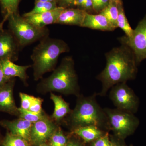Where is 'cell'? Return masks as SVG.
I'll return each instance as SVG.
<instances>
[{
  "label": "cell",
  "mask_w": 146,
  "mask_h": 146,
  "mask_svg": "<svg viewBox=\"0 0 146 146\" xmlns=\"http://www.w3.org/2000/svg\"><path fill=\"white\" fill-rule=\"evenodd\" d=\"M66 146H84L81 142L78 140L73 139L69 140Z\"/></svg>",
  "instance_id": "34"
},
{
  "label": "cell",
  "mask_w": 146,
  "mask_h": 146,
  "mask_svg": "<svg viewBox=\"0 0 146 146\" xmlns=\"http://www.w3.org/2000/svg\"><path fill=\"white\" fill-rule=\"evenodd\" d=\"M21 0H0V5L3 19L2 23L7 21L8 17L13 13H18Z\"/></svg>",
  "instance_id": "20"
},
{
  "label": "cell",
  "mask_w": 146,
  "mask_h": 146,
  "mask_svg": "<svg viewBox=\"0 0 146 146\" xmlns=\"http://www.w3.org/2000/svg\"><path fill=\"white\" fill-rule=\"evenodd\" d=\"M15 79H10L0 88V112L19 117L18 108L13 97V91Z\"/></svg>",
  "instance_id": "11"
},
{
  "label": "cell",
  "mask_w": 146,
  "mask_h": 146,
  "mask_svg": "<svg viewBox=\"0 0 146 146\" xmlns=\"http://www.w3.org/2000/svg\"><path fill=\"white\" fill-rule=\"evenodd\" d=\"M0 26H3L2 24L0 23Z\"/></svg>",
  "instance_id": "41"
},
{
  "label": "cell",
  "mask_w": 146,
  "mask_h": 146,
  "mask_svg": "<svg viewBox=\"0 0 146 146\" xmlns=\"http://www.w3.org/2000/svg\"><path fill=\"white\" fill-rule=\"evenodd\" d=\"M118 39L121 44L126 45L131 49L138 65L146 59V15L133 30L130 37L124 35Z\"/></svg>",
  "instance_id": "8"
},
{
  "label": "cell",
  "mask_w": 146,
  "mask_h": 146,
  "mask_svg": "<svg viewBox=\"0 0 146 146\" xmlns=\"http://www.w3.org/2000/svg\"><path fill=\"white\" fill-rule=\"evenodd\" d=\"M19 96L21 100V106L20 108L28 110L31 105L34 96L23 93H20Z\"/></svg>",
  "instance_id": "26"
},
{
  "label": "cell",
  "mask_w": 146,
  "mask_h": 146,
  "mask_svg": "<svg viewBox=\"0 0 146 146\" xmlns=\"http://www.w3.org/2000/svg\"><path fill=\"white\" fill-rule=\"evenodd\" d=\"M32 125V123L21 118L13 121L4 120L0 121V125L9 133L24 138L30 143Z\"/></svg>",
  "instance_id": "12"
},
{
  "label": "cell",
  "mask_w": 146,
  "mask_h": 146,
  "mask_svg": "<svg viewBox=\"0 0 146 146\" xmlns=\"http://www.w3.org/2000/svg\"><path fill=\"white\" fill-rule=\"evenodd\" d=\"M51 100L53 102L54 109L52 118L57 122L61 121L65 117L70 114L72 110L69 104L60 96L50 93Z\"/></svg>",
  "instance_id": "17"
},
{
  "label": "cell",
  "mask_w": 146,
  "mask_h": 146,
  "mask_svg": "<svg viewBox=\"0 0 146 146\" xmlns=\"http://www.w3.org/2000/svg\"><path fill=\"white\" fill-rule=\"evenodd\" d=\"M75 0H57L58 6L64 8H73Z\"/></svg>",
  "instance_id": "29"
},
{
  "label": "cell",
  "mask_w": 146,
  "mask_h": 146,
  "mask_svg": "<svg viewBox=\"0 0 146 146\" xmlns=\"http://www.w3.org/2000/svg\"><path fill=\"white\" fill-rule=\"evenodd\" d=\"M57 0H48V1H49V2H56L57 3Z\"/></svg>",
  "instance_id": "40"
},
{
  "label": "cell",
  "mask_w": 146,
  "mask_h": 146,
  "mask_svg": "<svg viewBox=\"0 0 146 146\" xmlns=\"http://www.w3.org/2000/svg\"><path fill=\"white\" fill-rule=\"evenodd\" d=\"M110 139L108 132L91 143V146H109Z\"/></svg>",
  "instance_id": "28"
},
{
  "label": "cell",
  "mask_w": 146,
  "mask_h": 146,
  "mask_svg": "<svg viewBox=\"0 0 146 146\" xmlns=\"http://www.w3.org/2000/svg\"><path fill=\"white\" fill-rule=\"evenodd\" d=\"M76 104L68 119L72 129L94 125L100 129H108L107 116L96 100V95L89 97L78 96Z\"/></svg>",
  "instance_id": "4"
},
{
  "label": "cell",
  "mask_w": 146,
  "mask_h": 146,
  "mask_svg": "<svg viewBox=\"0 0 146 146\" xmlns=\"http://www.w3.org/2000/svg\"><path fill=\"white\" fill-rule=\"evenodd\" d=\"M10 79L6 77L5 76L0 63V88L3 86Z\"/></svg>",
  "instance_id": "32"
},
{
  "label": "cell",
  "mask_w": 146,
  "mask_h": 146,
  "mask_svg": "<svg viewBox=\"0 0 146 146\" xmlns=\"http://www.w3.org/2000/svg\"><path fill=\"white\" fill-rule=\"evenodd\" d=\"M43 100L39 97H33L31 105L28 110L35 113H41L43 112L42 105Z\"/></svg>",
  "instance_id": "27"
},
{
  "label": "cell",
  "mask_w": 146,
  "mask_h": 146,
  "mask_svg": "<svg viewBox=\"0 0 146 146\" xmlns=\"http://www.w3.org/2000/svg\"><path fill=\"white\" fill-rule=\"evenodd\" d=\"M9 30L21 48L49 36L47 27L38 28L29 23L19 12L11 14L7 19Z\"/></svg>",
  "instance_id": "5"
},
{
  "label": "cell",
  "mask_w": 146,
  "mask_h": 146,
  "mask_svg": "<svg viewBox=\"0 0 146 146\" xmlns=\"http://www.w3.org/2000/svg\"><path fill=\"white\" fill-rule=\"evenodd\" d=\"M35 1L48 2V0H35Z\"/></svg>",
  "instance_id": "38"
},
{
  "label": "cell",
  "mask_w": 146,
  "mask_h": 146,
  "mask_svg": "<svg viewBox=\"0 0 146 146\" xmlns=\"http://www.w3.org/2000/svg\"><path fill=\"white\" fill-rule=\"evenodd\" d=\"M107 116L108 129L117 138L123 140L134 132L139 121L133 113L116 109H104Z\"/></svg>",
  "instance_id": "6"
},
{
  "label": "cell",
  "mask_w": 146,
  "mask_h": 146,
  "mask_svg": "<svg viewBox=\"0 0 146 146\" xmlns=\"http://www.w3.org/2000/svg\"><path fill=\"white\" fill-rule=\"evenodd\" d=\"M19 112V117L27 120L33 123L44 117L46 115L44 111L41 113H35L29 110L18 108Z\"/></svg>",
  "instance_id": "24"
},
{
  "label": "cell",
  "mask_w": 146,
  "mask_h": 146,
  "mask_svg": "<svg viewBox=\"0 0 146 146\" xmlns=\"http://www.w3.org/2000/svg\"><path fill=\"white\" fill-rule=\"evenodd\" d=\"M117 138L118 139H116L113 138L111 139L110 138V144L109 146H125L123 143L120 142V140H121V139Z\"/></svg>",
  "instance_id": "33"
},
{
  "label": "cell",
  "mask_w": 146,
  "mask_h": 146,
  "mask_svg": "<svg viewBox=\"0 0 146 146\" xmlns=\"http://www.w3.org/2000/svg\"><path fill=\"white\" fill-rule=\"evenodd\" d=\"M111 89L110 98L117 108L133 114L137 112L139 99L126 82L117 84Z\"/></svg>",
  "instance_id": "7"
},
{
  "label": "cell",
  "mask_w": 146,
  "mask_h": 146,
  "mask_svg": "<svg viewBox=\"0 0 146 146\" xmlns=\"http://www.w3.org/2000/svg\"><path fill=\"white\" fill-rule=\"evenodd\" d=\"M82 27L102 31H113L112 27L106 18L101 13L93 14L86 12Z\"/></svg>",
  "instance_id": "16"
},
{
  "label": "cell",
  "mask_w": 146,
  "mask_h": 146,
  "mask_svg": "<svg viewBox=\"0 0 146 146\" xmlns=\"http://www.w3.org/2000/svg\"><path fill=\"white\" fill-rule=\"evenodd\" d=\"M18 42L10 31L0 29V61L18 60L21 49Z\"/></svg>",
  "instance_id": "10"
},
{
  "label": "cell",
  "mask_w": 146,
  "mask_h": 146,
  "mask_svg": "<svg viewBox=\"0 0 146 146\" xmlns=\"http://www.w3.org/2000/svg\"><path fill=\"white\" fill-rule=\"evenodd\" d=\"M39 146H49V145H47V144L46 143L42 144V145H40Z\"/></svg>",
  "instance_id": "39"
},
{
  "label": "cell",
  "mask_w": 146,
  "mask_h": 146,
  "mask_svg": "<svg viewBox=\"0 0 146 146\" xmlns=\"http://www.w3.org/2000/svg\"><path fill=\"white\" fill-rule=\"evenodd\" d=\"M58 7L52 10L39 14L23 16L27 21L38 28H44L48 25L56 24L58 17L64 9Z\"/></svg>",
  "instance_id": "13"
},
{
  "label": "cell",
  "mask_w": 146,
  "mask_h": 146,
  "mask_svg": "<svg viewBox=\"0 0 146 146\" xmlns=\"http://www.w3.org/2000/svg\"><path fill=\"white\" fill-rule=\"evenodd\" d=\"M56 2L35 1L34 7L31 11L24 13L23 16H30L47 12L54 9L58 7Z\"/></svg>",
  "instance_id": "21"
},
{
  "label": "cell",
  "mask_w": 146,
  "mask_h": 146,
  "mask_svg": "<svg viewBox=\"0 0 146 146\" xmlns=\"http://www.w3.org/2000/svg\"><path fill=\"white\" fill-rule=\"evenodd\" d=\"M58 128L53 121L46 115L43 119L33 123L31 131L30 144L39 146L46 143Z\"/></svg>",
  "instance_id": "9"
},
{
  "label": "cell",
  "mask_w": 146,
  "mask_h": 146,
  "mask_svg": "<svg viewBox=\"0 0 146 146\" xmlns=\"http://www.w3.org/2000/svg\"><path fill=\"white\" fill-rule=\"evenodd\" d=\"M119 14L117 19V26L121 29L125 33V36L130 37L133 33V30L129 23L126 16L123 5H118Z\"/></svg>",
  "instance_id": "22"
},
{
  "label": "cell",
  "mask_w": 146,
  "mask_h": 146,
  "mask_svg": "<svg viewBox=\"0 0 146 146\" xmlns=\"http://www.w3.org/2000/svg\"><path fill=\"white\" fill-rule=\"evenodd\" d=\"M84 1V0H75L73 3V8L74 7H77V8L81 9Z\"/></svg>",
  "instance_id": "35"
},
{
  "label": "cell",
  "mask_w": 146,
  "mask_h": 146,
  "mask_svg": "<svg viewBox=\"0 0 146 146\" xmlns=\"http://www.w3.org/2000/svg\"><path fill=\"white\" fill-rule=\"evenodd\" d=\"M105 56L106 65L96 77L102 82V89L99 94L102 96L114 85L134 79L138 72L135 55L126 45L113 48L106 53Z\"/></svg>",
  "instance_id": "1"
},
{
  "label": "cell",
  "mask_w": 146,
  "mask_h": 146,
  "mask_svg": "<svg viewBox=\"0 0 146 146\" xmlns=\"http://www.w3.org/2000/svg\"><path fill=\"white\" fill-rule=\"evenodd\" d=\"M1 146H30V143L24 138L8 131L3 138Z\"/></svg>",
  "instance_id": "23"
},
{
  "label": "cell",
  "mask_w": 146,
  "mask_h": 146,
  "mask_svg": "<svg viewBox=\"0 0 146 146\" xmlns=\"http://www.w3.org/2000/svg\"><path fill=\"white\" fill-rule=\"evenodd\" d=\"M69 140L61 129L58 127L50 138L49 146H66Z\"/></svg>",
  "instance_id": "25"
},
{
  "label": "cell",
  "mask_w": 146,
  "mask_h": 146,
  "mask_svg": "<svg viewBox=\"0 0 146 146\" xmlns=\"http://www.w3.org/2000/svg\"><path fill=\"white\" fill-rule=\"evenodd\" d=\"M86 12L79 8L64 9L56 24L82 27Z\"/></svg>",
  "instance_id": "15"
},
{
  "label": "cell",
  "mask_w": 146,
  "mask_h": 146,
  "mask_svg": "<svg viewBox=\"0 0 146 146\" xmlns=\"http://www.w3.org/2000/svg\"><path fill=\"white\" fill-rule=\"evenodd\" d=\"M110 1L116 3L118 5H123L122 0H109Z\"/></svg>",
  "instance_id": "36"
},
{
  "label": "cell",
  "mask_w": 146,
  "mask_h": 146,
  "mask_svg": "<svg viewBox=\"0 0 146 146\" xmlns=\"http://www.w3.org/2000/svg\"><path fill=\"white\" fill-rule=\"evenodd\" d=\"M109 2V0H98V5L96 12L99 13L108 5Z\"/></svg>",
  "instance_id": "30"
},
{
  "label": "cell",
  "mask_w": 146,
  "mask_h": 146,
  "mask_svg": "<svg viewBox=\"0 0 146 146\" xmlns=\"http://www.w3.org/2000/svg\"><path fill=\"white\" fill-rule=\"evenodd\" d=\"M73 133L80 137L86 143H91L105 133L99 127L89 125L75 129L73 130Z\"/></svg>",
  "instance_id": "18"
},
{
  "label": "cell",
  "mask_w": 146,
  "mask_h": 146,
  "mask_svg": "<svg viewBox=\"0 0 146 146\" xmlns=\"http://www.w3.org/2000/svg\"><path fill=\"white\" fill-rule=\"evenodd\" d=\"M70 50L68 44L62 39L48 36L40 41L31 56L34 80H39L44 74L54 70L60 55Z\"/></svg>",
  "instance_id": "3"
},
{
  "label": "cell",
  "mask_w": 146,
  "mask_h": 146,
  "mask_svg": "<svg viewBox=\"0 0 146 146\" xmlns=\"http://www.w3.org/2000/svg\"><path fill=\"white\" fill-rule=\"evenodd\" d=\"M0 63L6 77L9 79L18 77L25 85L27 84V80L29 77L27 74V71L31 67V65H17L9 60H1Z\"/></svg>",
  "instance_id": "14"
},
{
  "label": "cell",
  "mask_w": 146,
  "mask_h": 146,
  "mask_svg": "<svg viewBox=\"0 0 146 146\" xmlns=\"http://www.w3.org/2000/svg\"><path fill=\"white\" fill-rule=\"evenodd\" d=\"M3 138L2 135L1 133V131H0V146L1 145L2 142Z\"/></svg>",
  "instance_id": "37"
},
{
  "label": "cell",
  "mask_w": 146,
  "mask_h": 146,
  "mask_svg": "<svg viewBox=\"0 0 146 146\" xmlns=\"http://www.w3.org/2000/svg\"><path fill=\"white\" fill-rule=\"evenodd\" d=\"M36 90L38 93L43 94L55 92L65 95L79 96L78 77L72 57L63 58L52 74L47 78L43 79L38 84Z\"/></svg>",
  "instance_id": "2"
},
{
  "label": "cell",
  "mask_w": 146,
  "mask_h": 146,
  "mask_svg": "<svg viewBox=\"0 0 146 146\" xmlns=\"http://www.w3.org/2000/svg\"><path fill=\"white\" fill-rule=\"evenodd\" d=\"M100 13L105 17L112 27L115 29L118 28L119 9L118 5L116 3L110 1L108 5Z\"/></svg>",
  "instance_id": "19"
},
{
  "label": "cell",
  "mask_w": 146,
  "mask_h": 146,
  "mask_svg": "<svg viewBox=\"0 0 146 146\" xmlns=\"http://www.w3.org/2000/svg\"><path fill=\"white\" fill-rule=\"evenodd\" d=\"M81 9L85 11L87 13H89V11L91 10H93L92 0H84Z\"/></svg>",
  "instance_id": "31"
}]
</instances>
